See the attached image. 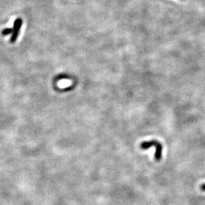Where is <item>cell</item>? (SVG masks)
Returning a JSON list of instances; mask_svg holds the SVG:
<instances>
[{"instance_id":"cell-1","label":"cell","mask_w":205,"mask_h":205,"mask_svg":"<svg viewBox=\"0 0 205 205\" xmlns=\"http://www.w3.org/2000/svg\"><path fill=\"white\" fill-rule=\"evenodd\" d=\"M154 146L156 149L155 153H154V158L157 161H159L162 158V146L159 142L155 140H153L147 142H143L141 145V148L142 149H148L150 147Z\"/></svg>"},{"instance_id":"cell-2","label":"cell","mask_w":205,"mask_h":205,"mask_svg":"<svg viewBox=\"0 0 205 205\" xmlns=\"http://www.w3.org/2000/svg\"><path fill=\"white\" fill-rule=\"evenodd\" d=\"M22 24H23V20L21 18H17L15 20L13 27V33H11V36L10 38L11 43H14V42L16 41L17 39L19 36V32H20Z\"/></svg>"},{"instance_id":"cell-3","label":"cell","mask_w":205,"mask_h":205,"mask_svg":"<svg viewBox=\"0 0 205 205\" xmlns=\"http://www.w3.org/2000/svg\"><path fill=\"white\" fill-rule=\"evenodd\" d=\"M13 33V28H5L4 29L2 30V35L3 36H6L10 35Z\"/></svg>"},{"instance_id":"cell-4","label":"cell","mask_w":205,"mask_h":205,"mask_svg":"<svg viewBox=\"0 0 205 205\" xmlns=\"http://www.w3.org/2000/svg\"><path fill=\"white\" fill-rule=\"evenodd\" d=\"M200 190L203 191H205V184H203L200 186Z\"/></svg>"}]
</instances>
